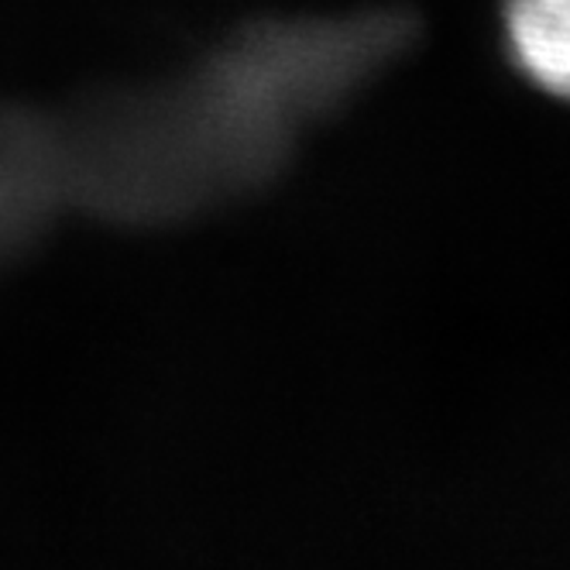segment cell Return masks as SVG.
<instances>
[{"mask_svg":"<svg viewBox=\"0 0 570 570\" xmlns=\"http://www.w3.org/2000/svg\"><path fill=\"white\" fill-rule=\"evenodd\" d=\"M38 145L35 131L0 128V252L28 237L62 186V151Z\"/></svg>","mask_w":570,"mask_h":570,"instance_id":"obj_1","label":"cell"},{"mask_svg":"<svg viewBox=\"0 0 570 570\" xmlns=\"http://www.w3.org/2000/svg\"><path fill=\"white\" fill-rule=\"evenodd\" d=\"M505 31L519 69L570 100V0H509Z\"/></svg>","mask_w":570,"mask_h":570,"instance_id":"obj_2","label":"cell"}]
</instances>
